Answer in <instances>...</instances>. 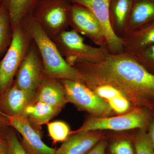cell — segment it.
I'll list each match as a JSON object with an SVG mask.
<instances>
[{"label": "cell", "mask_w": 154, "mask_h": 154, "mask_svg": "<svg viewBox=\"0 0 154 154\" xmlns=\"http://www.w3.org/2000/svg\"><path fill=\"white\" fill-rule=\"evenodd\" d=\"M81 73L88 87L108 85L121 91L133 107L154 112V75L128 53H110L98 63H81L73 66Z\"/></svg>", "instance_id": "cell-1"}, {"label": "cell", "mask_w": 154, "mask_h": 154, "mask_svg": "<svg viewBox=\"0 0 154 154\" xmlns=\"http://www.w3.org/2000/svg\"><path fill=\"white\" fill-rule=\"evenodd\" d=\"M22 23L38 48L43 63L45 77L84 83L82 75L67 62L54 41L48 36L32 14L26 16Z\"/></svg>", "instance_id": "cell-2"}, {"label": "cell", "mask_w": 154, "mask_h": 154, "mask_svg": "<svg viewBox=\"0 0 154 154\" xmlns=\"http://www.w3.org/2000/svg\"><path fill=\"white\" fill-rule=\"evenodd\" d=\"M154 113L144 107H134L128 112L115 116H90L79 128L71 132V134L93 131H122L136 129L147 131Z\"/></svg>", "instance_id": "cell-3"}, {"label": "cell", "mask_w": 154, "mask_h": 154, "mask_svg": "<svg viewBox=\"0 0 154 154\" xmlns=\"http://www.w3.org/2000/svg\"><path fill=\"white\" fill-rule=\"evenodd\" d=\"M53 41L66 61L72 66L81 63L101 62L110 53L107 48L86 44L82 36L72 29L64 31Z\"/></svg>", "instance_id": "cell-4"}, {"label": "cell", "mask_w": 154, "mask_h": 154, "mask_svg": "<svg viewBox=\"0 0 154 154\" xmlns=\"http://www.w3.org/2000/svg\"><path fill=\"white\" fill-rule=\"evenodd\" d=\"M11 44L0 61V94H3L13 85L19 66L33 40L22 23L13 29Z\"/></svg>", "instance_id": "cell-5"}, {"label": "cell", "mask_w": 154, "mask_h": 154, "mask_svg": "<svg viewBox=\"0 0 154 154\" xmlns=\"http://www.w3.org/2000/svg\"><path fill=\"white\" fill-rule=\"evenodd\" d=\"M72 5L70 0H41L31 14L54 40L69 26Z\"/></svg>", "instance_id": "cell-6"}, {"label": "cell", "mask_w": 154, "mask_h": 154, "mask_svg": "<svg viewBox=\"0 0 154 154\" xmlns=\"http://www.w3.org/2000/svg\"><path fill=\"white\" fill-rule=\"evenodd\" d=\"M69 102L79 110L94 117H107L115 113L107 102L84 83L66 79H60Z\"/></svg>", "instance_id": "cell-7"}, {"label": "cell", "mask_w": 154, "mask_h": 154, "mask_svg": "<svg viewBox=\"0 0 154 154\" xmlns=\"http://www.w3.org/2000/svg\"><path fill=\"white\" fill-rule=\"evenodd\" d=\"M69 26L80 35L90 39L98 47L107 48V39L102 25L94 14L84 6L72 4Z\"/></svg>", "instance_id": "cell-8"}, {"label": "cell", "mask_w": 154, "mask_h": 154, "mask_svg": "<svg viewBox=\"0 0 154 154\" xmlns=\"http://www.w3.org/2000/svg\"><path fill=\"white\" fill-rule=\"evenodd\" d=\"M16 76L14 83L18 88L36 94L45 76L41 55L34 42L20 65Z\"/></svg>", "instance_id": "cell-9"}, {"label": "cell", "mask_w": 154, "mask_h": 154, "mask_svg": "<svg viewBox=\"0 0 154 154\" xmlns=\"http://www.w3.org/2000/svg\"><path fill=\"white\" fill-rule=\"evenodd\" d=\"M72 4L81 5L94 14L102 25L107 41V48L111 54L124 51L122 39L114 32L110 21V0H70Z\"/></svg>", "instance_id": "cell-10"}, {"label": "cell", "mask_w": 154, "mask_h": 154, "mask_svg": "<svg viewBox=\"0 0 154 154\" xmlns=\"http://www.w3.org/2000/svg\"><path fill=\"white\" fill-rule=\"evenodd\" d=\"M10 126L22 135V145L28 154H56V150L42 141L41 136L27 118L22 115L7 116Z\"/></svg>", "instance_id": "cell-11"}, {"label": "cell", "mask_w": 154, "mask_h": 154, "mask_svg": "<svg viewBox=\"0 0 154 154\" xmlns=\"http://www.w3.org/2000/svg\"><path fill=\"white\" fill-rule=\"evenodd\" d=\"M35 94L24 91L13 83L2 94L0 99V113L5 116L21 115L25 107L34 100Z\"/></svg>", "instance_id": "cell-12"}, {"label": "cell", "mask_w": 154, "mask_h": 154, "mask_svg": "<svg viewBox=\"0 0 154 154\" xmlns=\"http://www.w3.org/2000/svg\"><path fill=\"white\" fill-rule=\"evenodd\" d=\"M102 131H83L73 134L56 150V154H85L104 138Z\"/></svg>", "instance_id": "cell-13"}, {"label": "cell", "mask_w": 154, "mask_h": 154, "mask_svg": "<svg viewBox=\"0 0 154 154\" xmlns=\"http://www.w3.org/2000/svg\"><path fill=\"white\" fill-rule=\"evenodd\" d=\"M35 102H43L60 111L69 102L60 80L45 77L36 90Z\"/></svg>", "instance_id": "cell-14"}, {"label": "cell", "mask_w": 154, "mask_h": 154, "mask_svg": "<svg viewBox=\"0 0 154 154\" xmlns=\"http://www.w3.org/2000/svg\"><path fill=\"white\" fill-rule=\"evenodd\" d=\"M154 22V0H133L124 35Z\"/></svg>", "instance_id": "cell-15"}, {"label": "cell", "mask_w": 154, "mask_h": 154, "mask_svg": "<svg viewBox=\"0 0 154 154\" xmlns=\"http://www.w3.org/2000/svg\"><path fill=\"white\" fill-rule=\"evenodd\" d=\"M105 100L114 113L119 115L132 109L131 103L121 91L108 85H99L88 87Z\"/></svg>", "instance_id": "cell-16"}, {"label": "cell", "mask_w": 154, "mask_h": 154, "mask_svg": "<svg viewBox=\"0 0 154 154\" xmlns=\"http://www.w3.org/2000/svg\"><path fill=\"white\" fill-rule=\"evenodd\" d=\"M122 39L124 51L136 52L154 43V22L123 35Z\"/></svg>", "instance_id": "cell-17"}, {"label": "cell", "mask_w": 154, "mask_h": 154, "mask_svg": "<svg viewBox=\"0 0 154 154\" xmlns=\"http://www.w3.org/2000/svg\"><path fill=\"white\" fill-rule=\"evenodd\" d=\"M133 0H110V21L114 32L121 38L125 33L132 8Z\"/></svg>", "instance_id": "cell-18"}, {"label": "cell", "mask_w": 154, "mask_h": 154, "mask_svg": "<svg viewBox=\"0 0 154 154\" xmlns=\"http://www.w3.org/2000/svg\"><path fill=\"white\" fill-rule=\"evenodd\" d=\"M60 111L42 102H32L28 105L21 115L28 119L31 125L40 126L48 122Z\"/></svg>", "instance_id": "cell-19"}, {"label": "cell", "mask_w": 154, "mask_h": 154, "mask_svg": "<svg viewBox=\"0 0 154 154\" xmlns=\"http://www.w3.org/2000/svg\"><path fill=\"white\" fill-rule=\"evenodd\" d=\"M41 0H3L8 12L12 29L22 23L26 16L32 14Z\"/></svg>", "instance_id": "cell-20"}, {"label": "cell", "mask_w": 154, "mask_h": 154, "mask_svg": "<svg viewBox=\"0 0 154 154\" xmlns=\"http://www.w3.org/2000/svg\"><path fill=\"white\" fill-rule=\"evenodd\" d=\"M12 35L13 30L9 13L2 3L0 7V55L8 48Z\"/></svg>", "instance_id": "cell-21"}, {"label": "cell", "mask_w": 154, "mask_h": 154, "mask_svg": "<svg viewBox=\"0 0 154 154\" xmlns=\"http://www.w3.org/2000/svg\"><path fill=\"white\" fill-rule=\"evenodd\" d=\"M131 139L136 154H154V149L149 139L147 131L134 130Z\"/></svg>", "instance_id": "cell-22"}, {"label": "cell", "mask_w": 154, "mask_h": 154, "mask_svg": "<svg viewBox=\"0 0 154 154\" xmlns=\"http://www.w3.org/2000/svg\"><path fill=\"white\" fill-rule=\"evenodd\" d=\"M128 53L148 71L154 75V43L136 52Z\"/></svg>", "instance_id": "cell-23"}, {"label": "cell", "mask_w": 154, "mask_h": 154, "mask_svg": "<svg viewBox=\"0 0 154 154\" xmlns=\"http://www.w3.org/2000/svg\"><path fill=\"white\" fill-rule=\"evenodd\" d=\"M47 126L50 136L54 142H64L70 135L69 127L64 122H52L48 123Z\"/></svg>", "instance_id": "cell-24"}, {"label": "cell", "mask_w": 154, "mask_h": 154, "mask_svg": "<svg viewBox=\"0 0 154 154\" xmlns=\"http://www.w3.org/2000/svg\"><path fill=\"white\" fill-rule=\"evenodd\" d=\"M109 149L111 154H136L131 139H118L111 143Z\"/></svg>", "instance_id": "cell-25"}, {"label": "cell", "mask_w": 154, "mask_h": 154, "mask_svg": "<svg viewBox=\"0 0 154 154\" xmlns=\"http://www.w3.org/2000/svg\"><path fill=\"white\" fill-rule=\"evenodd\" d=\"M6 143L8 154H28L14 132H9L7 134Z\"/></svg>", "instance_id": "cell-26"}, {"label": "cell", "mask_w": 154, "mask_h": 154, "mask_svg": "<svg viewBox=\"0 0 154 154\" xmlns=\"http://www.w3.org/2000/svg\"><path fill=\"white\" fill-rule=\"evenodd\" d=\"M108 145L107 137L100 141L91 149L85 154H105V151Z\"/></svg>", "instance_id": "cell-27"}, {"label": "cell", "mask_w": 154, "mask_h": 154, "mask_svg": "<svg viewBox=\"0 0 154 154\" xmlns=\"http://www.w3.org/2000/svg\"><path fill=\"white\" fill-rule=\"evenodd\" d=\"M147 132L148 135L149 139L154 149V113L149 125Z\"/></svg>", "instance_id": "cell-28"}, {"label": "cell", "mask_w": 154, "mask_h": 154, "mask_svg": "<svg viewBox=\"0 0 154 154\" xmlns=\"http://www.w3.org/2000/svg\"><path fill=\"white\" fill-rule=\"evenodd\" d=\"M9 125L8 119L6 116L0 113V135L5 132Z\"/></svg>", "instance_id": "cell-29"}, {"label": "cell", "mask_w": 154, "mask_h": 154, "mask_svg": "<svg viewBox=\"0 0 154 154\" xmlns=\"http://www.w3.org/2000/svg\"><path fill=\"white\" fill-rule=\"evenodd\" d=\"M0 152L8 154V146L7 143L0 138Z\"/></svg>", "instance_id": "cell-30"}, {"label": "cell", "mask_w": 154, "mask_h": 154, "mask_svg": "<svg viewBox=\"0 0 154 154\" xmlns=\"http://www.w3.org/2000/svg\"><path fill=\"white\" fill-rule=\"evenodd\" d=\"M3 0H0V7H1V5H2V3Z\"/></svg>", "instance_id": "cell-31"}, {"label": "cell", "mask_w": 154, "mask_h": 154, "mask_svg": "<svg viewBox=\"0 0 154 154\" xmlns=\"http://www.w3.org/2000/svg\"><path fill=\"white\" fill-rule=\"evenodd\" d=\"M0 154H8L6 153L0 152Z\"/></svg>", "instance_id": "cell-32"}]
</instances>
